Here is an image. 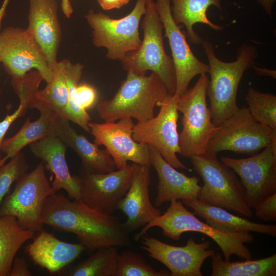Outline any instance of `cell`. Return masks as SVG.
Instances as JSON below:
<instances>
[{
    "instance_id": "1",
    "label": "cell",
    "mask_w": 276,
    "mask_h": 276,
    "mask_svg": "<svg viewBox=\"0 0 276 276\" xmlns=\"http://www.w3.org/2000/svg\"><path fill=\"white\" fill-rule=\"evenodd\" d=\"M41 221L43 225L75 234L89 252L131 244L127 230L118 217L96 211L80 199L71 200L61 193H55L46 199Z\"/></svg>"
},
{
    "instance_id": "2",
    "label": "cell",
    "mask_w": 276,
    "mask_h": 276,
    "mask_svg": "<svg viewBox=\"0 0 276 276\" xmlns=\"http://www.w3.org/2000/svg\"><path fill=\"white\" fill-rule=\"evenodd\" d=\"M201 44L209 62L211 78L206 96L212 122L218 126L239 108L237 103L238 87L245 72L255 66L258 51L255 46L243 43L237 49L236 60L227 62L218 58L210 41L204 40Z\"/></svg>"
},
{
    "instance_id": "3",
    "label": "cell",
    "mask_w": 276,
    "mask_h": 276,
    "mask_svg": "<svg viewBox=\"0 0 276 276\" xmlns=\"http://www.w3.org/2000/svg\"><path fill=\"white\" fill-rule=\"evenodd\" d=\"M164 214L155 217L144 227L134 236L135 241L153 227L162 229L167 238L178 241L181 235L187 232L202 233L210 237L219 246L224 260L231 261L235 255L244 260L252 259L249 248L245 244L252 243L253 235L249 232H227L216 229L198 219L193 212L189 211L180 200H172Z\"/></svg>"
},
{
    "instance_id": "4",
    "label": "cell",
    "mask_w": 276,
    "mask_h": 276,
    "mask_svg": "<svg viewBox=\"0 0 276 276\" xmlns=\"http://www.w3.org/2000/svg\"><path fill=\"white\" fill-rule=\"evenodd\" d=\"M168 94L165 84L155 73L146 76L128 71L112 98L101 101L97 110L105 122L125 118L143 122L154 117L155 106Z\"/></svg>"
},
{
    "instance_id": "5",
    "label": "cell",
    "mask_w": 276,
    "mask_h": 276,
    "mask_svg": "<svg viewBox=\"0 0 276 276\" xmlns=\"http://www.w3.org/2000/svg\"><path fill=\"white\" fill-rule=\"evenodd\" d=\"M143 16L141 26L144 37L140 48L126 54L120 61L127 72L142 75L148 71L155 73L165 84L169 94L174 95L176 87L174 66L165 50L164 27L153 0H146Z\"/></svg>"
},
{
    "instance_id": "6",
    "label": "cell",
    "mask_w": 276,
    "mask_h": 276,
    "mask_svg": "<svg viewBox=\"0 0 276 276\" xmlns=\"http://www.w3.org/2000/svg\"><path fill=\"white\" fill-rule=\"evenodd\" d=\"M190 158L194 169L203 182L198 195V199L252 217L244 188L230 167L220 162L216 154L207 151Z\"/></svg>"
},
{
    "instance_id": "7",
    "label": "cell",
    "mask_w": 276,
    "mask_h": 276,
    "mask_svg": "<svg viewBox=\"0 0 276 276\" xmlns=\"http://www.w3.org/2000/svg\"><path fill=\"white\" fill-rule=\"evenodd\" d=\"M209 83L206 74H202L192 87L177 98V109L182 114L179 134V154L182 156L190 158L206 152L217 129L206 103Z\"/></svg>"
},
{
    "instance_id": "8",
    "label": "cell",
    "mask_w": 276,
    "mask_h": 276,
    "mask_svg": "<svg viewBox=\"0 0 276 276\" xmlns=\"http://www.w3.org/2000/svg\"><path fill=\"white\" fill-rule=\"evenodd\" d=\"M146 0H136L126 16L114 19L102 12L90 10L85 17L91 28L92 40L97 48H105L106 57L121 61L128 53L138 50L142 43L139 25L145 12Z\"/></svg>"
},
{
    "instance_id": "9",
    "label": "cell",
    "mask_w": 276,
    "mask_h": 276,
    "mask_svg": "<svg viewBox=\"0 0 276 276\" xmlns=\"http://www.w3.org/2000/svg\"><path fill=\"white\" fill-rule=\"evenodd\" d=\"M276 140V130L256 121L248 108H239L224 120L210 139L206 151L255 154Z\"/></svg>"
},
{
    "instance_id": "10",
    "label": "cell",
    "mask_w": 276,
    "mask_h": 276,
    "mask_svg": "<svg viewBox=\"0 0 276 276\" xmlns=\"http://www.w3.org/2000/svg\"><path fill=\"white\" fill-rule=\"evenodd\" d=\"M55 193L41 162L17 181L13 191L5 197L0 206V216H14L24 229L39 232L43 229L41 215L44 203Z\"/></svg>"
},
{
    "instance_id": "11",
    "label": "cell",
    "mask_w": 276,
    "mask_h": 276,
    "mask_svg": "<svg viewBox=\"0 0 276 276\" xmlns=\"http://www.w3.org/2000/svg\"><path fill=\"white\" fill-rule=\"evenodd\" d=\"M177 98L174 95H167L160 102L156 116L134 124L132 137L138 143L154 148L173 167L186 169L176 155L180 152Z\"/></svg>"
},
{
    "instance_id": "12",
    "label": "cell",
    "mask_w": 276,
    "mask_h": 276,
    "mask_svg": "<svg viewBox=\"0 0 276 276\" xmlns=\"http://www.w3.org/2000/svg\"><path fill=\"white\" fill-rule=\"evenodd\" d=\"M0 62L12 78L22 77L32 68L47 83L53 77L41 50L27 29L8 27L0 32Z\"/></svg>"
},
{
    "instance_id": "13",
    "label": "cell",
    "mask_w": 276,
    "mask_h": 276,
    "mask_svg": "<svg viewBox=\"0 0 276 276\" xmlns=\"http://www.w3.org/2000/svg\"><path fill=\"white\" fill-rule=\"evenodd\" d=\"M221 161L240 178L251 209L276 193V140L260 153L244 158L222 156Z\"/></svg>"
},
{
    "instance_id": "14",
    "label": "cell",
    "mask_w": 276,
    "mask_h": 276,
    "mask_svg": "<svg viewBox=\"0 0 276 276\" xmlns=\"http://www.w3.org/2000/svg\"><path fill=\"white\" fill-rule=\"evenodd\" d=\"M134 125L130 118L117 122L88 123L94 143L105 147L118 169L125 168L128 161L151 166L148 145L136 142L132 137Z\"/></svg>"
},
{
    "instance_id": "15",
    "label": "cell",
    "mask_w": 276,
    "mask_h": 276,
    "mask_svg": "<svg viewBox=\"0 0 276 276\" xmlns=\"http://www.w3.org/2000/svg\"><path fill=\"white\" fill-rule=\"evenodd\" d=\"M133 170V163L105 173H89L80 169L79 174L75 175L80 199L96 211L112 214L129 187Z\"/></svg>"
},
{
    "instance_id": "16",
    "label": "cell",
    "mask_w": 276,
    "mask_h": 276,
    "mask_svg": "<svg viewBox=\"0 0 276 276\" xmlns=\"http://www.w3.org/2000/svg\"><path fill=\"white\" fill-rule=\"evenodd\" d=\"M141 247L152 258L168 268L170 276H202L204 261L215 253L211 242L196 243L193 238L185 246L171 245L146 234L140 240Z\"/></svg>"
},
{
    "instance_id": "17",
    "label": "cell",
    "mask_w": 276,
    "mask_h": 276,
    "mask_svg": "<svg viewBox=\"0 0 276 276\" xmlns=\"http://www.w3.org/2000/svg\"><path fill=\"white\" fill-rule=\"evenodd\" d=\"M155 4L172 53L176 80L174 95L178 97L187 91L193 78L208 73L209 66L200 61L191 50L180 25L172 17L171 0H156Z\"/></svg>"
},
{
    "instance_id": "18",
    "label": "cell",
    "mask_w": 276,
    "mask_h": 276,
    "mask_svg": "<svg viewBox=\"0 0 276 276\" xmlns=\"http://www.w3.org/2000/svg\"><path fill=\"white\" fill-rule=\"evenodd\" d=\"M133 164L129 187L116 206L127 217L123 224L127 231H131L144 227L162 214L151 203L149 198L151 166Z\"/></svg>"
},
{
    "instance_id": "19",
    "label": "cell",
    "mask_w": 276,
    "mask_h": 276,
    "mask_svg": "<svg viewBox=\"0 0 276 276\" xmlns=\"http://www.w3.org/2000/svg\"><path fill=\"white\" fill-rule=\"evenodd\" d=\"M56 0H29V25L32 35L53 71L58 62L57 54L61 31Z\"/></svg>"
},
{
    "instance_id": "20",
    "label": "cell",
    "mask_w": 276,
    "mask_h": 276,
    "mask_svg": "<svg viewBox=\"0 0 276 276\" xmlns=\"http://www.w3.org/2000/svg\"><path fill=\"white\" fill-rule=\"evenodd\" d=\"M148 146L150 165L155 170L158 178L155 206L159 207L172 200L182 201L197 198L201 188L199 178L178 171L154 148Z\"/></svg>"
},
{
    "instance_id": "21",
    "label": "cell",
    "mask_w": 276,
    "mask_h": 276,
    "mask_svg": "<svg viewBox=\"0 0 276 276\" xmlns=\"http://www.w3.org/2000/svg\"><path fill=\"white\" fill-rule=\"evenodd\" d=\"M31 151L41 159L45 168L54 175L52 183L54 191L63 189L68 197L72 199L80 198V191L75 175L70 174L65 158L66 146L53 134L31 143Z\"/></svg>"
},
{
    "instance_id": "22",
    "label": "cell",
    "mask_w": 276,
    "mask_h": 276,
    "mask_svg": "<svg viewBox=\"0 0 276 276\" xmlns=\"http://www.w3.org/2000/svg\"><path fill=\"white\" fill-rule=\"evenodd\" d=\"M25 250L33 262L50 273L58 272L85 250L80 243L62 241L43 229Z\"/></svg>"
},
{
    "instance_id": "23",
    "label": "cell",
    "mask_w": 276,
    "mask_h": 276,
    "mask_svg": "<svg viewBox=\"0 0 276 276\" xmlns=\"http://www.w3.org/2000/svg\"><path fill=\"white\" fill-rule=\"evenodd\" d=\"M55 134L81 160V169L89 173H105L115 170L114 162L106 149L101 150L71 127L69 121L58 117Z\"/></svg>"
},
{
    "instance_id": "24",
    "label": "cell",
    "mask_w": 276,
    "mask_h": 276,
    "mask_svg": "<svg viewBox=\"0 0 276 276\" xmlns=\"http://www.w3.org/2000/svg\"><path fill=\"white\" fill-rule=\"evenodd\" d=\"M214 228L227 232H256L276 236V225L258 223L229 213L223 208L211 205L198 198L182 201Z\"/></svg>"
},
{
    "instance_id": "25",
    "label": "cell",
    "mask_w": 276,
    "mask_h": 276,
    "mask_svg": "<svg viewBox=\"0 0 276 276\" xmlns=\"http://www.w3.org/2000/svg\"><path fill=\"white\" fill-rule=\"evenodd\" d=\"M36 108L40 113L35 121L29 117L20 129L12 136L4 139L1 152L7 159L15 156L32 143L54 134L58 116L47 106L32 102L30 108Z\"/></svg>"
},
{
    "instance_id": "26",
    "label": "cell",
    "mask_w": 276,
    "mask_h": 276,
    "mask_svg": "<svg viewBox=\"0 0 276 276\" xmlns=\"http://www.w3.org/2000/svg\"><path fill=\"white\" fill-rule=\"evenodd\" d=\"M172 17L177 25L182 24L186 28L189 41L194 44H202L203 39L194 30L196 24H203L216 31H221L224 26L211 21L206 11L211 6L222 11L221 0H171Z\"/></svg>"
},
{
    "instance_id": "27",
    "label": "cell",
    "mask_w": 276,
    "mask_h": 276,
    "mask_svg": "<svg viewBox=\"0 0 276 276\" xmlns=\"http://www.w3.org/2000/svg\"><path fill=\"white\" fill-rule=\"evenodd\" d=\"M34 233L22 228L14 216H0V276H9L17 252Z\"/></svg>"
},
{
    "instance_id": "28",
    "label": "cell",
    "mask_w": 276,
    "mask_h": 276,
    "mask_svg": "<svg viewBox=\"0 0 276 276\" xmlns=\"http://www.w3.org/2000/svg\"><path fill=\"white\" fill-rule=\"evenodd\" d=\"M211 276H275L276 254L258 260L227 261L220 253L212 256Z\"/></svg>"
},
{
    "instance_id": "29",
    "label": "cell",
    "mask_w": 276,
    "mask_h": 276,
    "mask_svg": "<svg viewBox=\"0 0 276 276\" xmlns=\"http://www.w3.org/2000/svg\"><path fill=\"white\" fill-rule=\"evenodd\" d=\"M66 59L57 62L53 70L52 80L36 93L32 102L47 106L62 118L68 102V86L66 75Z\"/></svg>"
},
{
    "instance_id": "30",
    "label": "cell",
    "mask_w": 276,
    "mask_h": 276,
    "mask_svg": "<svg viewBox=\"0 0 276 276\" xmlns=\"http://www.w3.org/2000/svg\"><path fill=\"white\" fill-rule=\"evenodd\" d=\"M119 252L117 247L98 248L88 258L73 267L71 276H116Z\"/></svg>"
},
{
    "instance_id": "31",
    "label": "cell",
    "mask_w": 276,
    "mask_h": 276,
    "mask_svg": "<svg viewBox=\"0 0 276 276\" xmlns=\"http://www.w3.org/2000/svg\"><path fill=\"white\" fill-rule=\"evenodd\" d=\"M83 66L81 63H73L66 59V75L68 86V102L62 118L71 121L85 131H90L88 123L91 118L86 110L78 103L76 87L82 74Z\"/></svg>"
},
{
    "instance_id": "32",
    "label": "cell",
    "mask_w": 276,
    "mask_h": 276,
    "mask_svg": "<svg viewBox=\"0 0 276 276\" xmlns=\"http://www.w3.org/2000/svg\"><path fill=\"white\" fill-rule=\"evenodd\" d=\"M248 109L257 122L276 130V96L250 87L245 96Z\"/></svg>"
},
{
    "instance_id": "33",
    "label": "cell",
    "mask_w": 276,
    "mask_h": 276,
    "mask_svg": "<svg viewBox=\"0 0 276 276\" xmlns=\"http://www.w3.org/2000/svg\"><path fill=\"white\" fill-rule=\"evenodd\" d=\"M168 270L157 271L138 252L128 249L119 253L116 276H169Z\"/></svg>"
},
{
    "instance_id": "34",
    "label": "cell",
    "mask_w": 276,
    "mask_h": 276,
    "mask_svg": "<svg viewBox=\"0 0 276 276\" xmlns=\"http://www.w3.org/2000/svg\"><path fill=\"white\" fill-rule=\"evenodd\" d=\"M29 168V165L22 152L0 166V206L13 183L27 173Z\"/></svg>"
},
{
    "instance_id": "35",
    "label": "cell",
    "mask_w": 276,
    "mask_h": 276,
    "mask_svg": "<svg viewBox=\"0 0 276 276\" xmlns=\"http://www.w3.org/2000/svg\"><path fill=\"white\" fill-rule=\"evenodd\" d=\"M256 216L266 222L276 221V193L265 198L254 208Z\"/></svg>"
},
{
    "instance_id": "36",
    "label": "cell",
    "mask_w": 276,
    "mask_h": 276,
    "mask_svg": "<svg viewBox=\"0 0 276 276\" xmlns=\"http://www.w3.org/2000/svg\"><path fill=\"white\" fill-rule=\"evenodd\" d=\"M76 95L78 104L86 110L92 107L97 100V94L96 89L85 83L77 85Z\"/></svg>"
},
{
    "instance_id": "37",
    "label": "cell",
    "mask_w": 276,
    "mask_h": 276,
    "mask_svg": "<svg viewBox=\"0 0 276 276\" xmlns=\"http://www.w3.org/2000/svg\"><path fill=\"white\" fill-rule=\"evenodd\" d=\"M32 273L29 268L26 260L22 257H15L9 276H31Z\"/></svg>"
},
{
    "instance_id": "38",
    "label": "cell",
    "mask_w": 276,
    "mask_h": 276,
    "mask_svg": "<svg viewBox=\"0 0 276 276\" xmlns=\"http://www.w3.org/2000/svg\"><path fill=\"white\" fill-rule=\"evenodd\" d=\"M101 7L105 10L120 9L127 5L130 0H97Z\"/></svg>"
},
{
    "instance_id": "39",
    "label": "cell",
    "mask_w": 276,
    "mask_h": 276,
    "mask_svg": "<svg viewBox=\"0 0 276 276\" xmlns=\"http://www.w3.org/2000/svg\"><path fill=\"white\" fill-rule=\"evenodd\" d=\"M263 8L265 12L270 17L272 16V7L276 0H256Z\"/></svg>"
},
{
    "instance_id": "40",
    "label": "cell",
    "mask_w": 276,
    "mask_h": 276,
    "mask_svg": "<svg viewBox=\"0 0 276 276\" xmlns=\"http://www.w3.org/2000/svg\"><path fill=\"white\" fill-rule=\"evenodd\" d=\"M61 8L67 18H70L73 13V8L70 0H61Z\"/></svg>"
},
{
    "instance_id": "41",
    "label": "cell",
    "mask_w": 276,
    "mask_h": 276,
    "mask_svg": "<svg viewBox=\"0 0 276 276\" xmlns=\"http://www.w3.org/2000/svg\"><path fill=\"white\" fill-rule=\"evenodd\" d=\"M257 73L259 75L268 76L272 78H275V71L273 70H269L266 68H262L259 67H253Z\"/></svg>"
},
{
    "instance_id": "42",
    "label": "cell",
    "mask_w": 276,
    "mask_h": 276,
    "mask_svg": "<svg viewBox=\"0 0 276 276\" xmlns=\"http://www.w3.org/2000/svg\"><path fill=\"white\" fill-rule=\"evenodd\" d=\"M10 0H4L3 3L0 7V28L2 21L5 15L6 10Z\"/></svg>"
}]
</instances>
